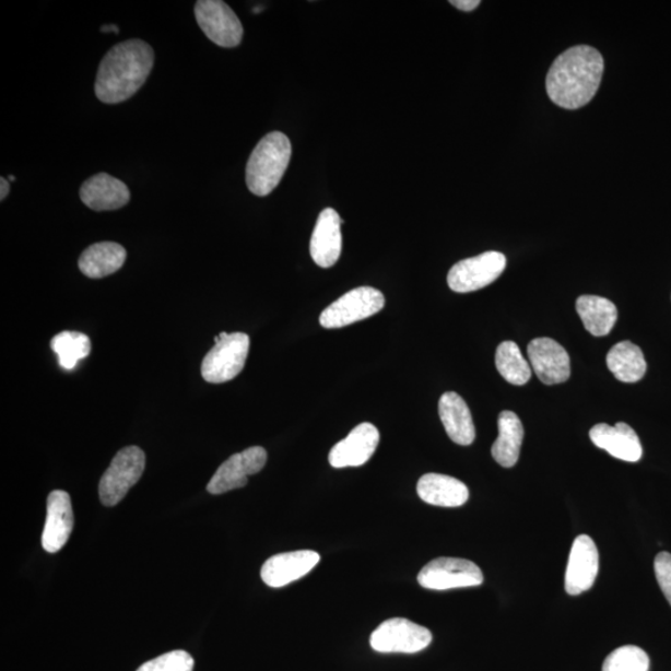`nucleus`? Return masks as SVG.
Here are the masks:
<instances>
[{
  "label": "nucleus",
  "instance_id": "nucleus-22",
  "mask_svg": "<svg viewBox=\"0 0 671 671\" xmlns=\"http://www.w3.org/2000/svg\"><path fill=\"white\" fill-rule=\"evenodd\" d=\"M126 258L122 245L114 242L96 243L81 254L79 269L90 279H103L119 271Z\"/></svg>",
  "mask_w": 671,
  "mask_h": 671
},
{
  "label": "nucleus",
  "instance_id": "nucleus-33",
  "mask_svg": "<svg viewBox=\"0 0 671 671\" xmlns=\"http://www.w3.org/2000/svg\"><path fill=\"white\" fill-rule=\"evenodd\" d=\"M102 32L104 33H119V28H117L116 25H104L102 28Z\"/></svg>",
  "mask_w": 671,
  "mask_h": 671
},
{
  "label": "nucleus",
  "instance_id": "nucleus-26",
  "mask_svg": "<svg viewBox=\"0 0 671 671\" xmlns=\"http://www.w3.org/2000/svg\"><path fill=\"white\" fill-rule=\"evenodd\" d=\"M495 364L498 374L514 386H523L528 384L531 378V366L529 362L523 358L518 344L513 341H505L498 344Z\"/></svg>",
  "mask_w": 671,
  "mask_h": 671
},
{
  "label": "nucleus",
  "instance_id": "nucleus-1",
  "mask_svg": "<svg viewBox=\"0 0 671 671\" xmlns=\"http://www.w3.org/2000/svg\"><path fill=\"white\" fill-rule=\"evenodd\" d=\"M603 71L601 52L588 45L562 52L546 79L551 102L567 110L586 106L600 89Z\"/></svg>",
  "mask_w": 671,
  "mask_h": 671
},
{
  "label": "nucleus",
  "instance_id": "nucleus-6",
  "mask_svg": "<svg viewBox=\"0 0 671 671\" xmlns=\"http://www.w3.org/2000/svg\"><path fill=\"white\" fill-rule=\"evenodd\" d=\"M385 304V295L375 287L353 289L325 308L320 316V323L325 329L346 328V326L378 314Z\"/></svg>",
  "mask_w": 671,
  "mask_h": 671
},
{
  "label": "nucleus",
  "instance_id": "nucleus-28",
  "mask_svg": "<svg viewBox=\"0 0 671 671\" xmlns=\"http://www.w3.org/2000/svg\"><path fill=\"white\" fill-rule=\"evenodd\" d=\"M649 657L636 646L615 649L605 658L602 671H649Z\"/></svg>",
  "mask_w": 671,
  "mask_h": 671
},
{
  "label": "nucleus",
  "instance_id": "nucleus-13",
  "mask_svg": "<svg viewBox=\"0 0 671 671\" xmlns=\"http://www.w3.org/2000/svg\"><path fill=\"white\" fill-rule=\"evenodd\" d=\"M530 366L542 384L548 386L566 382L570 376L567 351L558 342L548 338L532 340L528 346Z\"/></svg>",
  "mask_w": 671,
  "mask_h": 671
},
{
  "label": "nucleus",
  "instance_id": "nucleus-29",
  "mask_svg": "<svg viewBox=\"0 0 671 671\" xmlns=\"http://www.w3.org/2000/svg\"><path fill=\"white\" fill-rule=\"evenodd\" d=\"M195 659L185 650H174L142 664L138 671H193Z\"/></svg>",
  "mask_w": 671,
  "mask_h": 671
},
{
  "label": "nucleus",
  "instance_id": "nucleus-12",
  "mask_svg": "<svg viewBox=\"0 0 671 671\" xmlns=\"http://www.w3.org/2000/svg\"><path fill=\"white\" fill-rule=\"evenodd\" d=\"M600 568V555L595 541L579 534L569 552L565 588L569 596H578L591 589Z\"/></svg>",
  "mask_w": 671,
  "mask_h": 671
},
{
  "label": "nucleus",
  "instance_id": "nucleus-24",
  "mask_svg": "<svg viewBox=\"0 0 671 671\" xmlns=\"http://www.w3.org/2000/svg\"><path fill=\"white\" fill-rule=\"evenodd\" d=\"M577 313L585 329L596 336L609 334L619 319V310L609 298L596 295H582L576 303Z\"/></svg>",
  "mask_w": 671,
  "mask_h": 671
},
{
  "label": "nucleus",
  "instance_id": "nucleus-18",
  "mask_svg": "<svg viewBox=\"0 0 671 671\" xmlns=\"http://www.w3.org/2000/svg\"><path fill=\"white\" fill-rule=\"evenodd\" d=\"M83 203L95 212L116 211L130 202V189L107 174H98L85 180L80 189Z\"/></svg>",
  "mask_w": 671,
  "mask_h": 671
},
{
  "label": "nucleus",
  "instance_id": "nucleus-5",
  "mask_svg": "<svg viewBox=\"0 0 671 671\" xmlns=\"http://www.w3.org/2000/svg\"><path fill=\"white\" fill-rule=\"evenodd\" d=\"M146 456L139 447H126L117 452L98 485L99 501L105 506H116L123 501L130 488L139 483Z\"/></svg>",
  "mask_w": 671,
  "mask_h": 671
},
{
  "label": "nucleus",
  "instance_id": "nucleus-14",
  "mask_svg": "<svg viewBox=\"0 0 671 671\" xmlns=\"http://www.w3.org/2000/svg\"><path fill=\"white\" fill-rule=\"evenodd\" d=\"M319 562V553L310 550L279 553L262 566L261 579L269 587H285L311 573Z\"/></svg>",
  "mask_w": 671,
  "mask_h": 671
},
{
  "label": "nucleus",
  "instance_id": "nucleus-8",
  "mask_svg": "<svg viewBox=\"0 0 671 671\" xmlns=\"http://www.w3.org/2000/svg\"><path fill=\"white\" fill-rule=\"evenodd\" d=\"M201 30L217 47L235 48L243 40L244 30L237 14L222 0H199L195 7Z\"/></svg>",
  "mask_w": 671,
  "mask_h": 671
},
{
  "label": "nucleus",
  "instance_id": "nucleus-11",
  "mask_svg": "<svg viewBox=\"0 0 671 671\" xmlns=\"http://www.w3.org/2000/svg\"><path fill=\"white\" fill-rule=\"evenodd\" d=\"M267 460L268 452L262 447H251L232 456L215 471L207 486L208 493L221 495L247 486L248 476L264 469Z\"/></svg>",
  "mask_w": 671,
  "mask_h": 671
},
{
  "label": "nucleus",
  "instance_id": "nucleus-7",
  "mask_svg": "<svg viewBox=\"0 0 671 671\" xmlns=\"http://www.w3.org/2000/svg\"><path fill=\"white\" fill-rule=\"evenodd\" d=\"M483 582L482 569L474 562L464 558H435L425 565L419 575V584L433 591L476 587Z\"/></svg>",
  "mask_w": 671,
  "mask_h": 671
},
{
  "label": "nucleus",
  "instance_id": "nucleus-27",
  "mask_svg": "<svg viewBox=\"0 0 671 671\" xmlns=\"http://www.w3.org/2000/svg\"><path fill=\"white\" fill-rule=\"evenodd\" d=\"M51 350L57 353L60 366L71 370L76 367L79 361L90 355L92 341L84 333L63 331L52 338Z\"/></svg>",
  "mask_w": 671,
  "mask_h": 671
},
{
  "label": "nucleus",
  "instance_id": "nucleus-15",
  "mask_svg": "<svg viewBox=\"0 0 671 671\" xmlns=\"http://www.w3.org/2000/svg\"><path fill=\"white\" fill-rule=\"evenodd\" d=\"M378 443L379 432L375 425L361 423L331 449L330 464L336 469L364 466L375 455Z\"/></svg>",
  "mask_w": 671,
  "mask_h": 671
},
{
  "label": "nucleus",
  "instance_id": "nucleus-10",
  "mask_svg": "<svg viewBox=\"0 0 671 671\" xmlns=\"http://www.w3.org/2000/svg\"><path fill=\"white\" fill-rule=\"evenodd\" d=\"M433 636L429 629L404 619L384 622L372 633V649L378 652H405L414 655L428 648Z\"/></svg>",
  "mask_w": 671,
  "mask_h": 671
},
{
  "label": "nucleus",
  "instance_id": "nucleus-32",
  "mask_svg": "<svg viewBox=\"0 0 671 671\" xmlns=\"http://www.w3.org/2000/svg\"><path fill=\"white\" fill-rule=\"evenodd\" d=\"M0 189H2L0 190V201H4L9 195V190H11V185H9L4 177L0 178Z\"/></svg>",
  "mask_w": 671,
  "mask_h": 671
},
{
  "label": "nucleus",
  "instance_id": "nucleus-25",
  "mask_svg": "<svg viewBox=\"0 0 671 671\" xmlns=\"http://www.w3.org/2000/svg\"><path fill=\"white\" fill-rule=\"evenodd\" d=\"M607 366L624 384H636L647 372L643 351L631 341L616 343L607 355Z\"/></svg>",
  "mask_w": 671,
  "mask_h": 671
},
{
  "label": "nucleus",
  "instance_id": "nucleus-21",
  "mask_svg": "<svg viewBox=\"0 0 671 671\" xmlns=\"http://www.w3.org/2000/svg\"><path fill=\"white\" fill-rule=\"evenodd\" d=\"M424 503L440 507H459L469 501V488L460 480L442 474H425L416 484Z\"/></svg>",
  "mask_w": 671,
  "mask_h": 671
},
{
  "label": "nucleus",
  "instance_id": "nucleus-31",
  "mask_svg": "<svg viewBox=\"0 0 671 671\" xmlns=\"http://www.w3.org/2000/svg\"><path fill=\"white\" fill-rule=\"evenodd\" d=\"M451 5H455L459 11L473 12L480 5L479 0H451Z\"/></svg>",
  "mask_w": 671,
  "mask_h": 671
},
{
  "label": "nucleus",
  "instance_id": "nucleus-20",
  "mask_svg": "<svg viewBox=\"0 0 671 671\" xmlns=\"http://www.w3.org/2000/svg\"><path fill=\"white\" fill-rule=\"evenodd\" d=\"M439 416L449 438L459 446H470L476 437L473 416L464 399L456 392L439 399Z\"/></svg>",
  "mask_w": 671,
  "mask_h": 671
},
{
  "label": "nucleus",
  "instance_id": "nucleus-17",
  "mask_svg": "<svg viewBox=\"0 0 671 671\" xmlns=\"http://www.w3.org/2000/svg\"><path fill=\"white\" fill-rule=\"evenodd\" d=\"M342 220L332 208L321 212L315 225L310 243L311 258L317 266L328 269L336 264L342 251Z\"/></svg>",
  "mask_w": 671,
  "mask_h": 671
},
{
  "label": "nucleus",
  "instance_id": "nucleus-3",
  "mask_svg": "<svg viewBox=\"0 0 671 671\" xmlns=\"http://www.w3.org/2000/svg\"><path fill=\"white\" fill-rule=\"evenodd\" d=\"M292 158V143L283 132H271L254 149L247 165L252 195L267 197L279 186Z\"/></svg>",
  "mask_w": 671,
  "mask_h": 671
},
{
  "label": "nucleus",
  "instance_id": "nucleus-19",
  "mask_svg": "<svg viewBox=\"0 0 671 671\" xmlns=\"http://www.w3.org/2000/svg\"><path fill=\"white\" fill-rule=\"evenodd\" d=\"M589 438L597 448L603 449L616 459L637 462L643 456L639 437L628 424L619 423L615 427L601 423L589 432Z\"/></svg>",
  "mask_w": 671,
  "mask_h": 671
},
{
  "label": "nucleus",
  "instance_id": "nucleus-4",
  "mask_svg": "<svg viewBox=\"0 0 671 671\" xmlns=\"http://www.w3.org/2000/svg\"><path fill=\"white\" fill-rule=\"evenodd\" d=\"M214 341V348L203 360L202 377L214 385L229 382L245 367L250 348L249 336L222 332Z\"/></svg>",
  "mask_w": 671,
  "mask_h": 671
},
{
  "label": "nucleus",
  "instance_id": "nucleus-23",
  "mask_svg": "<svg viewBox=\"0 0 671 671\" xmlns=\"http://www.w3.org/2000/svg\"><path fill=\"white\" fill-rule=\"evenodd\" d=\"M498 437L493 444L492 455L497 464L513 468L519 461L523 440V427L518 415L504 411L497 420Z\"/></svg>",
  "mask_w": 671,
  "mask_h": 671
},
{
  "label": "nucleus",
  "instance_id": "nucleus-2",
  "mask_svg": "<svg viewBox=\"0 0 671 671\" xmlns=\"http://www.w3.org/2000/svg\"><path fill=\"white\" fill-rule=\"evenodd\" d=\"M154 52L139 39L115 45L99 63L95 94L99 102L120 104L132 97L151 74Z\"/></svg>",
  "mask_w": 671,
  "mask_h": 671
},
{
  "label": "nucleus",
  "instance_id": "nucleus-16",
  "mask_svg": "<svg viewBox=\"0 0 671 671\" xmlns=\"http://www.w3.org/2000/svg\"><path fill=\"white\" fill-rule=\"evenodd\" d=\"M74 529V513L67 492L56 490L48 497L47 521H45L42 545L49 553H57L67 545Z\"/></svg>",
  "mask_w": 671,
  "mask_h": 671
},
{
  "label": "nucleus",
  "instance_id": "nucleus-9",
  "mask_svg": "<svg viewBox=\"0 0 671 671\" xmlns=\"http://www.w3.org/2000/svg\"><path fill=\"white\" fill-rule=\"evenodd\" d=\"M506 257L503 252L486 251L474 258L457 262L448 274L452 292L466 294L493 284L504 273Z\"/></svg>",
  "mask_w": 671,
  "mask_h": 671
},
{
  "label": "nucleus",
  "instance_id": "nucleus-30",
  "mask_svg": "<svg viewBox=\"0 0 671 671\" xmlns=\"http://www.w3.org/2000/svg\"><path fill=\"white\" fill-rule=\"evenodd\" d=\"M655 570L660 589L671 605V555L669 552L658 553Z\"/></svg>",
  "mask_w": 671,
  "mask_h": 671
},
{
  "label": "nucleus",
  "instance_id": "nucleus-34",
  "mask_svg": "<svg viewBox=\"0 0 671 671\" xmlns=\"http://www.w3.org/2000/svg\"><path fill=\"white\" fill-rule=\"evenodd\" d=\"M8 179H9V180H12V183H13V180H15V177H14V176H9V178H8Z\"/></svg>",
  "mask_w": 671,
  "mask_h": 671
}]
</instances>
